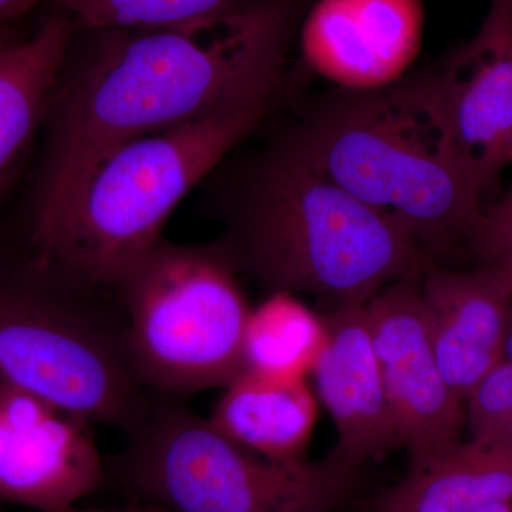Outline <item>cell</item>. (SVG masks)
Masks as SVG:
<instances>
[{"instance_id":"2e32d148","label":"cell","mask_w":512,"mask_h":512,"mask_svg":"<svg viewBox=\"0 0 512 512\" xmlns=\"http://www.w3.org/2000/svg\"><path fill=\"white\" fill-rule=\"evenodd\" d=\"M72 35V22L59 13L28 42L0 47V180L52 103Z\"/></svg>"},{"instance_id":"3957f363","label":"cell","mask_w":512,"mask_h":512,"mask_svg":"<svg viewBox=\"0 0 512 512\" xmlns=\"http://www.w3.org/2000/svg\"><path fill=\"white\" fill-rule=\"evenodd\" d=\"M218 244L271 292L311 293L333 306L365 305L426 266L427 254L293 146L266 165Z\"/></svg>"},{"instance_id":"e0dca14e","label":"cell","mask_w":512,"mask_h":512,"mask_svg":"<svg viewBox=\"0 0 512 512\" xmlns=\"http://www.w3.org/2000/svg\"><path fill=\"white\" fill-rule=\"evenodd\" d=\"M326 342L323 315L296 295L272 292L252 308L244 339V370L306 379Z\"/></svg>"},{"instance_id":"7c38bea8","label":"cell","mask_w":512,"mask_h":512,"mask_svg":"<svg viewBox=\"0 0 512 512\" xmlns=\"http://www.w3.org/2000/svg\"><path fill=\"white\" fill-rule=\"evenodd\" d=\"M326 342L312 369L316 392L336 431L335 453L357 467L400 447L366 303L323 313Z\"/></svg>"},{"instance_id":"7402d4cb","label":"cell","mask_w":512,"mask_h":512,"mask_svg":"<svg viewBox=\"0 0 512 512\" xmlns=\"http://www.w3.org/2000/svg\"><path fill=\"white\" fill-rule=\"evenodd\" d=\"M503 359L512 363V309L510 320H508L507 335H505L504 340Z\"/></svg>"},{"instance_id":"9a60e30c","label":"cell","mask_w":512,"mask_h":512,"mask_svg":"<svg viewBox=\"0 0 512 512\" xmlns=\"http://www.w3.org/2000/svg\"><path fill=\"white\" fill-rule=\"evenodd\" d=\"M512 501V447L456 444L407 477L377 501L379 512H476Z\"/></svg>"},{"instance_id":"52a82bcc","label":"cell","mask_w":512,"mask_h":512,"mask_svg":"<svg viewBox=\"0 0 512 512\" xmlns=\"http://www.w3.org/2000/svg\"><path fill=\"white\" fill-rule=\"evenodd\" d=\"M221 245L161 239L120 282L131 359L148 392L225 387L244 370L252 308Z\"/></svg>"},{"instance_id":"d4e9b609","label":"cell","mask_w":512,"mask_h":512,"mask_svg":"<svg viewBox=\"0 0 512 512\" xmlns=\"http://www.w3.org/2000/svg\"><path fill=\"white\" fill-rule=\"evenodd\" d=\"M355 512H379V510H377L376 505H373V507L366 508V510H359Z\"/></svg>"},{"instance_id":"ffe728a7","label":"cell","mask_w":512,"mask_h":512,"mask_svg":"<svg viewBox=\"0 0 512 512\" xmlns=\"http://www.w3.org/2000/svg\"><path fill=\"white\" fill-rule=\"evenodd\" d=\"M468 252L476 266L500 272L512 289V191L483 208Z\"/></svg>"},{"instance_id":"ac0fdd59","label":"cell","mask_w":512,"mask_h":512,"mask_svg":"<svg viewBox=\"0 0 512 512\" xmlns=\"http://www.w3.org/2000/svg\"><path fill=\"white\" fill-rule=\"evenodd\" d=\"M93 30L177 25L228 15L272 0H55Z\"/></svg>"},{"instance_id":"ba28073f","label":"cell","mask_w":512,"mask_h":512,"mask_svg":"<svg viewBox=\"0 0 512 512\" xmlns=\"http://www.w3.org/2000/svg\"><path fill=\"white\" fill-rule=\"evenodd\" d=\"M426 266L387 285L366 303L387 397L410 470L461 443L463 400L437 362L421 299Z\"/></svg>"},{"instance_id":"8992f818","label":"cell","mask_w":512,"mask_h":512,"mask_svg":"<svg viewBox=\"0 0 512 512\" xmlns=\"http://www.w3.org/2000/svg\"><path fill=\"white\" fill-rule=\"evenodd\" d=\"M64 276L59 288L0 282V382L86 420L130 433L150 410L111 309Z\"/></svg>"},{"instance_id":"d6986e66","label":"cell","mask_w":512,"mask_h":512,"mask_svg":"<svg viewBox=\"0 0 512 512\" xmlns=\"http://www.w3.org/2000/svg\"><path fill=\"white\" fill-rule=\"evenodd\" d=\"M471 441L512 447V363L501 360L466 399Z\"/></svg>"},{"instance_id":"cb8c5ba5","label":"cell","mask_w":512,"mask_h":512,"mask_svg":"<svg viewBox=\"0 0 512 512\" xmlns=\"http://www.w3.org/2000/svg\"><path fill=\"white\" fill-rule=\"evenodd\" d=\"M90 512H167L164 510H160V508L156 507H147L144 510H128V511H90Z\"/></svg>"},{"instance_id":"603a6c76","label":"cell","mask_w":512,"mask_h":512,"mask_svg":"<svg viewBox=\"0 0 512 512\" xmlns=\"http://www.w3.org/2000/svg\"><path fill=\"white\" fill-rule=\"evenodd\" d=\"M476 512H512V501H500V503L484 505Z\"/></svg>"},{"instance_id":"8fae6325","label":"cell","mask_w":512,"mask_h":512,"mask_svg":"<svg viewBox=\"0 0 512 512\" xmlns=\"http://www.w3.org/2000/svg\"><path fill=\"white\" fill-rule=\"evenodd\" d=\"M421 0H319L301 30L303 59L353 92L402 79L423 39Z\"/></svg>"},{"instance_id":"7a4b0ae2","label":"cell","mask_w":512,"mask_h":512,"mask_svg":"<svg viewBox=\"0 0 512 512\" xmlns=\"http://www.w3.org/2000/svg\"><path fill=\"white\" fill-rule=\"evenodd\" d=\"M293 147L424 251H468L483 195L458 157L434 77L356 92L320 114Z\"/></svg>"},{"instance_id":"5b68a950","label":"cell","mask_w":512,"mask_h":512,"mask_svg":"<svg viewBox=\"0 0 512 512\" xmlns=\"http://www.w3.org/2000/svg\"><path fill=\"white\" fill-rule=\"evenodd\" d=\"M128 436L121 474L148 507L167 512H336L360 483L362 467L335 451L272 460L178 402H153Z\"/></svg>"},{"instance_id":"4316f807","label":"cell","mask_w":512,"mask_h":512,"mask_svg":"<svg viewBox=\"0 0 512 512\" xmlns=\"http://www.w3.org/2000/svg\"><path fill=\"white\" fill-rule=\"evenodd\" d=\"M511 163H512V153H511Z\"/></svg>"},{"instance_id":"44dd1931","label":"cell","mask_w":512,"mask_h":512,"mask_svg":"<svg viewBox=\"0 0 512 512\" xmlns=\"http://www.w3.org/2000/svg\"><path fill=\"white\" fill-rule=\"evenodd\" d=\"M45 0H0V22L28 13Z\"/></svg>"},{"instance_id":"30bf717a","label":"cell","mask_w":512,"mask_h":512,"mask_svg":"<svg viewBox=\"0 0 512 512\" xmlns=\"http://www.w3.org/2000/svg\"><path fill=\"white\" fill-rule=\"evenodd\" d=\"M461 164L481 195L512 153V0H490L473 39L434 77Z\"/></svg>"},{"instance_id":"9c48e42d","label":"cell","mask_w":512,"mask_h":512,"mask_svg":"<svg viewBox=\"0 0 512 512\" xmlns=\"http://www.w3.org/2000/svg\"><path fill=\"white\" fill-rule=\"evenodd\" d=\"M92 424L0 382V501L72 512L104 478Z\"/></svg>"},{"instance_id":"6da1fadb","label":"cell","mask_w":512,"mask_h":512,"mask_svg":"<svg viewBox=\"0 0 512 512\" xmlns=\"http://www.w3.org/2000/svg\"><path fill=\"white\" fill-rule=\"evenodd\" d=\"M289 28L285 0H272L177 25L99 30L57 83L33 218L53 210L123 144L271 100Z\"/></svg>"},{"instance_id":"484cf974","label":"cell","mask_w":512,"mask_h":512,"mask_svg":"<svg viewBox=\"0 0 512 512\" xmlns=\"http://www.w3.org/2000/svg\"><path fill=\"white\" fill-rule=\"evenodd\" d=\"M6 46V43L3 42V37L0 35V47Z\"/></svg>"},{"instance_id":"4fadbf2b","label":"cell","mask_w":512,"mask_h":512,"mask_svg":"<svg viewBox=\"0 0 512 512\" xmlns=\"http://www.w3.org/2000/svg\"><path fill=\"white\" fill-rule=\"evenodd\" d=\"M421 299L444 379L466 402L503 360L511 286L493 268H430L421 278Z\"/></svg>"},{"instance_id":"5bb4252c","label":"cell","mask_w":512,"mask_h":512,"mask_svg":"<svg viewBox=\"0 0 512 512\" xmlns=\"http://www.w3.org/2000/svg\"><path fill=\"white\" fill-rule=\"evenodd\" d=\"M318 406L306 379L242 370L224 387L208 420L254 453L278 461L306 460Z\"/></svg>"},{"instance_id":"277c9868","label":"cell","mask_w":512,"mask_h":512,"mask_svg":"<svg viewBox=\"0 0 512 512\" xmlns=\"http://www.w3.org/2000/svg\"><path fill=\"white\" fill-rule=\"evenodd\" d=\"M269 101L110 151L59 205L33 218L40 265L82 284L117 288L161 241L185 195L264 117Z\"/></svg>"}]
</instances>
